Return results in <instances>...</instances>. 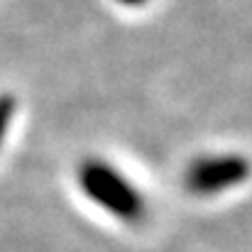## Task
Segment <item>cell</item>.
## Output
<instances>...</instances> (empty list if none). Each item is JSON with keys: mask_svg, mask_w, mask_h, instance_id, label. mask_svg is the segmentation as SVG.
Instances as JSON below:
<instances>
[{"mask_svg": "<svg viewBox=\"0 0 252 252\" xmlns=\"http://www.w3.org/2000/svg\"><path fill=\"white\" fill-rule=\"evenodd\" d=\"M81 189L88 198L103 206L108 213L123 220H140L145 216V201L115 169L103 162H86L79 174Z\"/></svg>", "mask_w": 252, "mask_h": 252, "instance_id": "cell-1", "label": "cell"}, {"mask_svg": "<svg viewBox=\"0 0 252 252\" xmlns=\"http://www.w3.org/2000/svg\"><path fill=\"white\" fill-rule=\"evenodd\" d=\"M243 157H208L196 162L186 174V186L193 193H218L228 186L240 184L250 171Z\"/></svg>", "mask_w": 252, "mask_h": 252, "instance_id": "cell-2", "label": "cell"}, {"mask_svg": "<svg viewBox=\"0 0 252 252\" xmlns=\"http://www.w3.org/2000/svg\"><path fill=\"white\" fill-rule=\"evenodd\" d=\"M10 118H12V100L10 98H0V142L5 137V130H7Z\"/></svg>", "mask_w": 252, "mask_h": 252, "instance_id": "cell-3", "label": "cell"}, {"mask_svg": "<svg viewBox=\"0 0 252 252\" xmlns=\"http://www.w3.org/2000/svg\"><path fill=\"white\" fill-rule=\"evenodd\" d=\"M125 2H140V0H125Z\"/></svg>", "mask_w": 252, "mask_h": 252, "instance_id": "cell-4", "label": "cell"}]
</instances>
